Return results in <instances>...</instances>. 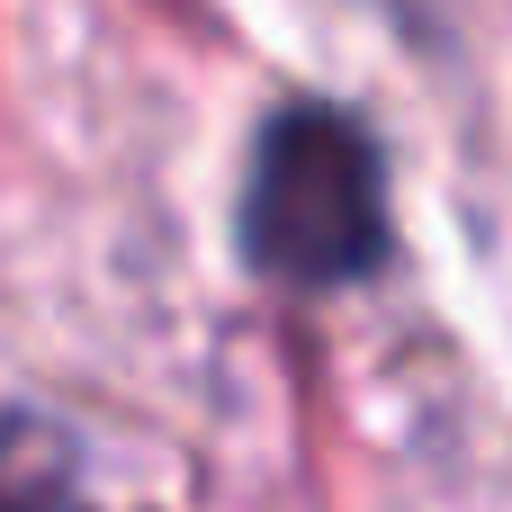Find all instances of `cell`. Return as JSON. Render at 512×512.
<instances>
[{
  "instance_id": "6da1fadb",
  "label": "cell",
  "mask_w": 512,
  "mask_h": 512,
  "mask_svg": "<svg viewBox=\"0 0 512 512\" xmlns=\"http://www.w3.org/2000/svg\"><path fill=\"white\" fill-rule=\"evenodd\" d=\"M234 243L270 288L333 297L378 279L387 261V162L369 126L333 99H288L261 117L243 162Z\"/></svg>"
},
{
  "instance_id": "7a4b0ae2",
  "label": "cell",
  "mask_w": 512,
  "mask_h": 512,
  "mask_svg": "<svg viewBox=\"0 0 512 512\" xmlns=\"http://www.w3.org/2000/svg\"><path fill=\"white\" fill-rule=\"evenodd\" d=\"M0 512H81L72 450L54 423H0Z\"/></svg>"
}]
</instances>
